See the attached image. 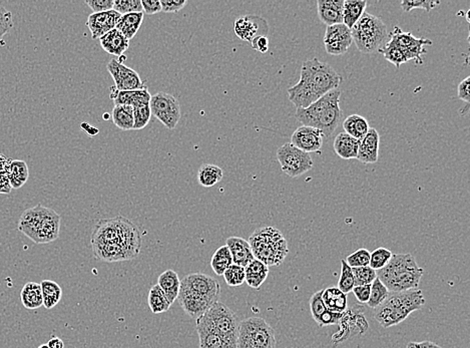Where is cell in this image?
Wrapping results in <instances>:
<instances>
[{
    "label": "cell",
    "mask_w": 470,
    "mask_h": 348,
    "mask_svg": "<svg viewBox=\"0 0 470 348\" xmlns=\"http://www.w3.org/2000/svg\"><path fill=\"white\" fill-rule=\"evenodd\" d=\"M92 253L99 261H129L141 252L142 238L131 220L118 216L97 223L90 238Z\"/></svg>",
    "instance_id": "1"
},
{
    "label": "cell",
    "mask_w": 470,
    "mask_h": 348,
    "mask_svg": "<svg viewBox=\"0 0 470 348\" xmlns=\"http://www.w3.org/2000/svg\"><path fill=\"white\" fill-rule=\"evenodd\" d=\"M341 82L342 76L330 64L314 57L302 64L300 80L288 89L289 101L297 109H306L337 90Z\"/></svg>",
    "instance_id": "2"
},
{
    "label": "cell",
    "mask_w": 470,
    "mask_h": 348,
    "mask_svg": "<svg viewBox=\"0 0 470 348\" xmlns=\"http://www.w3.org/2000/svg\"><path fill=\"white\" fill-rule=\"evenodd\" d=\"M340 96L339 89L331 90L308 108L297 109L296 119L302 126L315 127L326 138H331L343 116L340 108Z\"/></svg>",
    "instance_id": "3"
},
{
    "label": "cell",
    "mask_w": 470,
    "mask_h": 348,
    "mask_svg": "<svg viewBox=\"0 0 470 348\" xmlns=\"http://www.w3.org/2000/svg\"><path fill=\"white\" fill-rule=\"evenodd\" d=\"M423 272V268L409 253L393 254L387 265L377 271V278L389 291L402 292L418 289Z\"/></svg>",
    "instance_id": "4"
},
{
    "label": "cell",
    "mask_w": 470,
    "mask_h": 348,
    "mask_svg": "<svg viewBox=\"0 0 470 348\" xmlns=\"http://www.w3.org/2000/svg\"><path fill=\"white\" fill-rule=\"evenodd\" d=\"M60 216L50 208L36 205L20 216L18 230L36 244H48L59 236Z\"/></svg>",
    "instance_id": "5"
},
{
    "label": "cell",
    "mask_w": 470,
    "mask_h": 348,
    "mask_svg": "<svg viewBox=\"0 0 470 348\" xmlns=\"http://www.w3.org/2000/svg\"><path fill=\"white\" fill-rule=\"evenodd\" d=\"M425 298L420 289L402 292H390L387 299L374 309L375 319L383 328L398 326L411 313L425 306Z\"/></svg>",
    "instance_id": "6"
},
{
    "label": "cell",
    "mask_w": 470,
    "mask_h": 348,
    "mask_svg": "<svg viewBox=\"0 0 470 348\" xmlns=\"http://www.w3.org/2000/svg\"><path fill=\"white\" fill-rule=\"evenodd\" d=\"M248 242L255 259L268 267L281 265L289 254L286 239L275 227L265 226L255 230Z\"/></svg>",
    "instance_id": "7"
},
{
    "label": "cell",
    "mask_w": 470,
    "mask_h": 348,
    "mask_svg": "<svg viewBox=\"0 0 470 348\" xmlns=\"http://www.w3.org/2000/svg\"><path fill=\"white\" fill-rule=\"evenodd\" d=\"M350 30L356 48L365 55L378 52L390 39L385 23L371 13H363Z\"/></svg>",
    "instance_id": "8"
},
{
    "label": "cell",
    "mask_w": 470,
    "mask_h": 348,
    "mask_svg": "<svg viewBox=\"0 0 470 348\" xmlns=\"http://www.w3.org/2000/svg\"><path fill=\"white\" fill-rule=\"evenodd\" d=\"M274 329L261 317L240 321L237 348H276Z\"/></svg>",
    "instance_id": "9"
},
{
    "label": "cell",
    "mask_w": 470,
    "mask_h": 348,
    "mask_svg": "<svg viewBox=\"0 0 470 348\" xmlns=\"http://www.w3.org/2000/svg\"><path fill=\"white\" fill-rule=\"evenodd\" d=\"M203 317L221 336L227 347L237 348L240 320L233 310L218 301Z\"/></svg>",
    "instance_id": "10"
},
{
    "label": "cell",
    "mask_w": 470,
    "mask_h": 348,
    "mask_svg": "<svg viewBox=\"0 0 470 348\" xmlns=\"http://www.w3.org/2000/svg\"><path fill=\"white\" fill-rule=\"evenodd\" d=\"M277 159L282 171L291 178H297L312 170L314 163L311 156L304 151L294 147L291 143L278 148Z\"/></svg>",
    "instance_id": "11"
},
{
    "label": "cell",
    "mask_w": 470,
    "mask_h": 348,
    "mask_svg": "<svg viewBox=\"0 0 470 348\" xmlns=\"http://www.w3.org/2000/svg\"><path fill=\"white\" fill-rule=\"evenodd\" d=\"M150 111L169 130H173L180 120L179 101L172 95L159 92L150 97Z\"/></svg>",
    "instance_id": "12"
},
{
    "label": "cell",
    "mask_w": 470,
    "mask_h": 348,
    "mask_svg": "<svg viewBox=\"0 0 470 348\" xmlns=\"http://www.w3.org/2000/svg\"><path fill=\"white\" fill-rule=\"evenodd\" d=\"M180 288L212 304L218 302L221 295V285L218 280L204 273H192L185 276L180 280Z\"/></svg>",
    "instance_id": "13"
},
{
    "label": "cell",
    "mask_w": 470,
    "mask_h": 348,
    "mask_svg": "<svg viewBox=\"0 0 470 348\" xmlns=\"http://www.w3.org/2000/svg\"><path fill=\"white\" fill-rule=\"evenodd\" d=\"M390 39L400 48L407 62L414 60L416 64H422L423 55L426 53V46H432L430 39H418L411 32H404L400 27H395L390 32Z\"/></svg>",
    "instance_id": "14"
},
{
    "label": "cell",
    "mask_w": 470,
    "mask_h": 348,
    "mask_svg": "<svg viewBox=\"0 0 470 348\" xmlns=\"http://www.w3.org/2000/svg\"><path fill=\"white\" fill-rule=\"evenodd\" d=\"M106 69L115 82V90H120V92H129V90H143L148 88L143 83L140 74L131 67H127L120 60H111Z\"/></svg>",
    "instance_id": "15"
},
{
    "label": "cell",
    "mask_w": 470,
    "mask_h": 348,
    "mask_svg": "<svg viewBox=\"0 0 470 348\" xmlns=\"http://www.w3.org/2000/svg\"><path fill=\"white\" fill-rule=\"evenodd\" d=\"M353 43L351 30L341 25H331L327 27L324 36V46L326 53L331 55H342L348 52Z\"/></svg>",
    "instance_id": "16"
},
{
    "label": "cell",
    "mask_w": 470,
    "mask_h": 348,
    "mask_svg": "<svg viewBox=\"0 0 470 348\" xmlns=\"http://www.w3.org/2000/svg\"><path fill=\"white\" fill-rule=\"evenodd\" d=\"M339 326L340 330L332 337L335 344L343 342L354 334L364 333L368 329V322L362 313L350 312V310H346L340 320Z\"/></svg>",
    "instance_id": "17"
},
{
    "label": "cell",
    "mask_w": 470,
    "mask_h": 348,
    "mask_svg": "<svg viewBox=\"0 0 470 348\" xmlns=\"http://www.w3.org/2000/svg\"><path fill=\"white\" fill-rule=\"evenodd\" d=\"M323 134L315 127H299L291 137V144L294 147L308 153H316L323 146Z\"/></svg>",
    "instance_id": "18"
},
{
    "label": "cell",
    "mask_w": 470,
    "mask_h": 348,
    "mask_svg": "<svg viewBox=\"0 0 470 348\" xmlns=\"http://www.w3.org/2000/svg\"><path fill=\"white\" fill-rule=\"evenodd\" d=\"M120 16L122 15L113 9L106 13H92L87 18V27H89L92 39H99L111 30L115 29Z\"/></svg>",
    "instance_id": "19"
},
{
    "label": "cell",
    "mask_w": 470,
    "mask_h": 348,
    "mask_svg": "<svg viewBox=\"0 0 470 348\" xmlns=\"http://www.w3.org/2000/svg\"><path fill=\"white\" fill-rule=\"evenodd\" d=\"M380 136L374 127H370L364 138L359 141L357 160L363 164H374L378 161Z\"/></svg>",
    "instance_id": "20"
},
{
    "label": "cell",
    "mask_w": 470,
    "mask_h": 348,
    "mask_svg": "<svg viewBox=\"0 0 470 348\" xmlns=\"http://www.w3.org/2000/svg\"><path fill=\"white\" fill-rule=\"evenodd\" d=\"M344 0H318L317 11L322 22L327 27L343 23Z\"/></svg>",
    "instance_id": "21"
},
{
    "label": "cell",
    "mask_w": 470,
    "mask_h": 348,
    "mask_svg": "<svg viewBox=\"0 0 470 348\" xmlns=\"http://www.w3.org/2000/svg\"><path fill=\"white\" fill-rule=\"evenodd\" d=\"M150 97L148 88L143 90H129V92H120L115 90V87L111 88V99H113L115 106L124 104V106H145L150 104Z\"/></svg>",
    "instance_id": "22"
},
{
    "label": "cell",
    "mask_w": 470,
    "mask_h": 348,
    "mask_svg": "<svg viewBox=\"0 0 470 348\" xmlns=\"http://www.w3.org/2000/svg\"><path fill=\"white\" fill-rule=\"evenodd\" d=\"M264 18L256 15L240 16L234 23V30L236 36L244 41L251 43L255 37L262 36L260 34V23L264 22Z\"/></svg>",
    "instance_id": "23"
},
{
    "label": "cell",
    "mask_w": 470,
    "mask_h": 348,
    "mask_svg": "<svg viewBox=\"0 0 470 348\" xmlns=\"http://www.w3.org/2000/svg\"><path fill=\"white\" fill-rule=\"evenodd\" d=\"M226 246L230 250L233 264L246 267L255 259L251 246L245 239L230 237L227 239Z\"/></svg>",
    "instance_id": "24"
},
{
    "label": "cell",
    "mask_w": 470,
    "mask_h": 348,
    "mask_svg": "<svg viewBox=\"0 0 470 348\" xmlns=\"http://www.w3.org/2000/svg\"><path fill=\"white\" fill-rule=\"evenodd\" d=\"M196 321L200 348H228L221 336L203 316Z\"/></svg>",
    "instance_id": "25"
},
{
    "label": "cell",
    "mask_w": 470,
    "mask_h": 348,
    "mask_svg": "<svg viewBox=\"0 0 470 348\" xmlns=\"http://www.w3.org/2000/svg\"><path fill=\"white\" fill-rule=\"evenodd\" d=\"M99 41L103 50L113 57H122L129 46V41L115 29L101 36Z\"/></svg>",
    "instance_id": "26"
},
{
    "label": "cell",
    "mask_w": 470,
    "mask_h": 348,
    "mask_svg": "<svg viewBox=\"0 0 470 348\" xmlns=\"http://www.w3.org/2000/svg\"><path fill=\"white\" fill-rule=\"evenodd\" d=\"M157 285L163 290L171 305H173V302L177 300L180 292V280L178 273L172 269L164 271L159 276Z\"/></svg>",
    "instance_id": "27"
},
{
    "label": "cell",
    "mask_w": 470,
    "mask_h": 348,
    "mask_svg": "<svg viewBox=\"0 0 470 348\" xmlns=\"http://www.w3.org/2000/svg\"><path fill=\"white\" fill-rule=\"evenodd\" d=\"M322 299L326 308L330 312L344 313L348 309L347 294L343 293L338 287H329L322 291Z\"/></svg>",
    "instance_id": "28"
},
{
    "label": "cell",
    "mask_w": 470,
    "mask_h": 348,
    "mask_svg": "<svg viewBox=\"0 0 470 348\" xmlns=\"http://www.w3.org/2000/svg\"><path fill=\"white\" fill-rule=\"evenodd\" d=\"M245 282L251 288L258 290L264 282L266 281L269 275V267L263 262L254 259L251 263L245 267Z\"/></svg>",
    "instance_id": "29"
},
{
    "label": "cell",
    "mask_w": 470,
    "mask_h": 348,
    "mask_svg": "<svg viewBox=\"0 0 470 348\" xmlns=\"http://www.w3.org/2000/svg\"><path fill=\"white\" fill-rule=\"evenodd\" d=\"M336 154L343 160L357 159L359 141L346 133L337 134L333 145Z\"/></svg>",
    "instance_id": "30"
},
{
    "label": "cell",
    "mask_w": 470,
    "mask_h": 348,
    "mask_svg": "<svg viewBox=\"0 0 470 348\" xmlns=\"http://www.w3.org/2000/svg\"><path fill=\"white\" fill-rule=\"evenodd\" d=\"M6 176L11 189H20L29 180V167L22 160H13L8 164Z\"/></svg>",
    "instance_id": "31"
},
{
    "label": "cell",
    "mask_w": 470,
    "mask_h": 348,
    "mask_svg": "<svg viewBox=\"0 0 470 348\" xmlns=\"http://www.w3.org/2000/svg\"><path fill=\"white\" fill-rule=\"evenodd\" d=\"M20 300L27 309H38L43 306L41 283L27 282L20 292Z\"/></svg>",
    "instance_id": "32"
},
{
    "label": "cell",
    "mask_w": 470,
    "mask_h": 348,
    "mask_svg": "<svg viewBox=\"0 0 470 348\" xmlns=\"http://www.w3.org/2000/svg\"><path fill=\"white\" fill-rule=\"evenodd\" d=\"M143 13H129V15L120 16L115 29L119 30L127 41H131L138 34L143 22Z\"/></svg>",
    "instance_id": "33"
},
{
    "label": "cell",
    "mask_w": 470,
    "mask_h": 348,
    "mask_svg": "<svg viewBox=\"0 0 470 348\" xmlns=\"http://www.w3.org/2000/svg\"><path fill=\"white\" fill-rule=\"evenodd\" d=\"M366 6H367V1L365 0H345L343 25L351 29L365 13Z\"/></svg>",
    "instance_id": "34"
},
{
    "label": "cell",
    "mask_w": 470,
    "mask_h": 348,
    "mask_svg": "<svg viewBox=\"0 0 470 348\" xmlns=\"http://www.w3.org/2000/svg\"><path fill=\"white\" fill-rule=\"evenodd\" d=\"M345 133L351 136L352 138L360 141L364 138L369 131L370 127L367 120L362 116L351 115L347 117L343 122Z\"/></svg>",
    "instance_id": "35"
},
{
    "label": "cell",
    "mask_w": 470,
    "mask_h": 348,
    "mask_svg": "<svg viewBox=\"0 0 470 348\" xmlns=\"http://www.w3.org/2000/svg\"><path fill=\"white\" fill-rule=\"evenodd\" d=\"M112 119L113 124L122 131L134 130L133 106H124V104L113 106Z\"/></svg>",
    "instance_id": "36"
},
{
    "label": "cell",
    "mask_w": 470,
    "mask_h": 348,
    "mask_svg": "<svg viewBox=\"0 0 470 348\" xmlns=\"http://www.w3.org/2000/svg\"><path fill=\"white\" fill-rule=\"evenodd\" d=\"M41 287V292H43V306L46 309H52L62 300V287L52 280H43Z\"/></svg>",
    "instance_id": "37"
},
{
    "label": "cell",
    "mask_w": 470,
    "mask_h": 348,
    "mask_svg": "<svg viewBox=\"0 0 470 348\" xmlns=\"http://www.w3.org/2000/svg\"><path fill=\"white\" fill-rule=\"evenodd\" d=\"M224 173L220 167L216 165H201L198 172V181L201 186L205 188L214 187L221 182Z\"/></svg>",
    "instance_id": "38"
},
{
    "label": "cell",
    "mask_w": 470,
    "mask_h": 348,
    "mask_svg": "<svg viewBox=\"0 0 470 348\" xmlns=\"http://www.w3.org/2000/svg\"><path fill=\"white\" fill-rule=\"evenodd\" d=\"M148 302H149L150 310L154 314H161V313L166 312L172 306L164 295L163 290L159 288L157 284L154 285L150 288Z\"/></svg>",
    "instance_id": "39"
},
{
    "label": "cell",
    "mask_w": 470,
    "mask_h": 348,
    "mask_svg": "<svg viewBox=\"0 0 470 348\" xmlns=\"http://www.w3.org/2000/svg\"><path fill=\"white\" fill-rule=\"evenodd\" d=\"M233 264L230 250L226 245L218 248L211 259V267L217 275L224 274L225 271Z\"/></svg>",
    "instance_id": "40"
},
{
    "label": "cell",
    "mask_w": 470,
    "mask_h": 348,
    "mask_svg": "<svg viewBox=\"0 0 470 348\" xmlns=\"http://www.w3.org/2000/svg\"><path fill=\"white\" fill-rule=\"evenodd\" d=\"M389 294H390V291H389L387 287L378 278H376L371 284V291H370L367 305L372 309H376L387 299Z\"/></svg>",
    "instance_id": "41"
},
{
    "label": "cell",
    "mask_w": 470,
    "mask_h": 348,
    "mask_svg": "<svg viewBox=\"0 0 470 348\" xmlns=\"http://www.w3.org/2000/svg\"><path fill=\"white\" fill-rule=\"evenodd\" d=\"M386 60H388L391 64H394L397 69L403 64H406L407 60L404 57L400 48L393 43L391 39H389L387 43L378 50Z\"/></svg>",
    "instance_id": "42"
},
{
    "label": "cell",
    "mask_w": 470,
    "mask_h": 348,
    "mask_svg": "<svg viewBox=\"0 0 470 348\" xmlns=\"http://www.w3.org/2000/svg\"><path fill=\"white\" fill-rule=\"evenodd\" d=\"M355 286L354 282V275L352 272V268L346 263L345 259L341 260V273H340L339 280H338V288L341 290L345 294L352 292V289Z\"/></svg>",
    "instance_id": "43"
},
{
    "label": "cell",
    "mask_w": 470,
    "mask_h": 348,
    "mask_svg": "<svg viewBox=\"0 0 470 348\" xmlns=\"http://www.w3.org/2000/svg\"><path fill=\"white\" fill-rule=\"evenodd\" d=\"M225 281L231 287H238L245 283V267L232 264L224 272Z\"/></svg>",
    "instance_id": "44"
},
{
    "label": "cell",
    "mask_w": 470,
    "mask_h": 348,
    "mask_svg": "<svg viewBox=\"0 0 470 348\" xmlns=\"http://www.w3.org/2000/svg\"><path fill=\"white\" fill-rule=\"evenodd\" d=\"M355 286L371 285L377 278V272L370 266L355 267L352 268Z\"/></svg>",
    "instance_id": "45"
},
{
    "label": "cell",
    "mask_w": 470,
    "mask_h": 348,
    "mask_svg": "<svg viewBox=\"0 0 470 348\" xmlns=\"http://www.w3.org/2000/svg\"><path fill=\"white\" fill-rule=\"evenodd\" d=\"M392 255V252L390 250L386 249V248H377L376 250H374L370 254L369 266L377 272V271L381 270V269L387 265Z\"/></svg>",
    "instance_id": "46"
},
{
    "label": "cell",
    "mask_w": 470,
    "mask_h": 348,
    "mask_svg": "<svg viewBox=\"0 0 470 348\" xmlns=\"http://www.w3.org/2000/svg\"><path fill=\"white\" fill-rule=\"evenodd\" d=\"M113 11L120 15L143 13L141 0H113Z\"/></svg>",
    "instance_id": "47"
},
{
    "label": "cell",
    "mask_w": 470,
    "mask_h": 348,
    "mask_svg": "<svg viewBox=\"0 0 470 348\" xmlns=\"http://www.w3.org/2000/svg\"><path fill=\"white\" fill-rule=\"evenodd\" d=\"M134 109V130H143L149 125L150 118H152V111H150V104L145 106H136Z\"/></svg>",
    "instance_id": "48"
},
{
    "label": "cell",
    "mask_w": 470,
    "mask_h": 348,
    "mask_svg": "<svg viewBox=\"0 0 470 348\" xmlns=\"http://www.w3.org/2000/svg\"><path fill=\"white\" fill-rule=\"evenodd\" d=\"M441 4V1H434V0H413V1H409V0H403L400 6H401L402 11L404 13H409V11H413V9H425L426 13H430V11L436 8Z\"/></svg>",
    "instance_id": "49"
},
{
    "label": "cell",
    "mask_w": 470,
    "mask_h": 348,
    "mask_svg": "<svg viewBox=\"0 0 470 348\" xmlns=\"http://www.w3.org/2000/svg\"><path fill=\"white\" fill-rule=\"evenodd\" d=\"M370 253L365 248H360L357 251L352 253L349 255L345 261L348 264L351 268H355V267H364L369 266L370 263Z\"/></svg>",
    "instance_id": "50"
},
{
    "label": "cell",
    "mask_w": 470,
    "mask_h": 348,
    "mask_svg": "<svg viewBox=\"0 0 470 348\" xmlns=\"http://www.w3.org/2000/svg\"><path fill=\"white\" fill-rule=\"evenodd\" d=\"M322 291H323V290H320V291H317L316 293H314L309 301L310 310H311V314L312 316H313L315 321H317V320L319 319V317L327 310L325 304L323 302V299H322Z\"/></svg>",
    "instance_id": "51"
},
{
    "label": "cell",
    "mask_w": 470,
    "mask_h": 348,
    "mask_svg": "<svg viewBox=\"0 0 470 348\" xmlns=\"http://www.w3.org/2000/svg\"><path fill=\"white\" fill-rule=\"evenodd\" d=\"M13 27V16L10 11L0 6V39Z\"/></svg>",
    "instance_id": "52"
},
{
    "label": "cell",
    "mask_w": 470,
    "mask_h": 348,
    "mask_svg": "<svg viewBox=\"0 0 470 348\" xmlns=\"http://www.w3.org/2000/svg\"><path fill=\"white\" fill-rule=\"evenodd\" d=\"M342 316H343V313H336L327 309L316 322L320 327L339 326Z\"/></svg>",
    "instance_id": "53"
},
{
    "label": "cell",
    "mask_w": 470,
    "mask_h": 348,
    "mask_svg": "<svg viewBox=\"0 0 470 348\" xmlns=\"http://www.w3.org/2000/svg\"><path fill=\"white\" fill-rule=\"evenodd\" d=\"M85 4L92 9L94 13H106L113 9V0H87Z\"/></svg>",
    "instance_id": "54"
},
{
    "label": "cell",
    "mask_w": 470,
    "mask_h": 348,
    "mask_svg": "<svg viewBox=\"0 0 470 348\" xmlns=\"http://www.w3.org/2000/svg\"><path fill=\"white\" fill-rule=\"evenodd\" d=\"M187 4V0H162V11L166 13H179Z\"/></svg>",
    "instance_id": "55"
},
{
    "label": "cell",
    "mask_w": 470,
    "mask_h": 348,
    "mask_svg": "<svg viewBox=\"0 0 470 348\" xmlns=\"http://www.w3.org/2000/svg\"><path fill=\"white\" fill-rule=\"evenodd\" d=\"M142 2L143 15H154L162 11L161 1L159 0H141Z\"/></svg>",
    "instance_id": "56"
},
{
    "label": "cell",
    "mask_w": 470,
    "mask_h": 348,
    "mask_svg": "<svg viewBox=\"0 0 470 348\" xmlns=\"http://www.w3.org/2000/svg\"><path fill=\"white\" fill-rule=\"evenodd\" d=\"M370 291H371V285H361V286H354L352 289L356 299L360 303H367L369 300Z\"/></svg>",
    "instance_id": "57"
},
{
    "label": "cell",
    "mask_w": 470,
    "mask_h": 348,
    "mask_svg": "<svg viewBox=\"0 0 470 348\" xmlns=\"http://www.w3.org/2000/svg\"><path fill=\"white\" fill-rule=\"evenodd\" d=\"M469 85H470V78L467 76V78L462 81V83L458 85L457 95L462 101L465 102L467 104V106L469 104Z\"/></svg>",
    "instance_id": "58"
},
{
    "label": "cell",
    "mask_w": 470,
    "mask_h": 348,
    "mask_svg": "<svg viewBox=\"0 0 470 348\" xmlns=\"http://www.w3.org/2000/svg\"><path fill=\"white\" fill-rule=\"evenodd\" d=\"M252 48L255 50L261 53H267L269 50V39L265 36H258L255 37L251 41Z\"/></svg>",
    "instance_id": "59"
},
{
    "label": "cell",
    "mask_w": 470,
    "mask_h": 348,
    "mask_svg": "<svg viewBox=\"0 0 470 348\" xmlns=\"http://www.w3.org/2000/svg\"><path fill=\"white\" fill-rule=\"evenodd\" d=\"M406 348H442L436 343L432 341H422V342H409Z\"/></svg>",
    "instance_id": "60"
},
{
    "label": "cell",
    "mask_w": 470,
    "mask_h": 348,
    "mask_svg": "<svg viewBox=\"0 0 470 348\" xmlns=\"http://www.w3.org/2000/svg\"><path fill=\"white\" fill-rule=\"evenodd\" d=\"M11 187L9 185L8 176L6 174H0V193L3 194H8L10 191Z\"/></svg>",
    "instance_id": "61"
},
{
    "label": "cell",
    "mask_w": 470,
    "mask_h": 348,
    "mask_svg": "<svg viewBox=\"0 0 470 348\" xmlns=\"http://www.w3.org/2000/svg\"><path fill=\"white\" fill-rule=\"evenodd\" d=\"M46 344L50 348H64V342L59 337H52Z\"/></svg>",
    "instance_id": "62"
},
{
    "label": "cell",
    "mask_w": 470,
    "mask_h": 348,
    "mask_svg": "<svg viewBox=\"0 0 470 348\" xmlns=\"http://www.w3.org/2000/svg\"><path fill=\"white\" fill-rule=\"evenodd\" d=\"M38 348H50V347H48V344H41V345H39V347Z\"/></svg>",
    "instance_id": "63"
}]
</instances>
